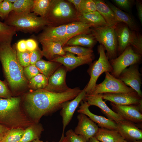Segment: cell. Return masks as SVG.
<instances>
[{
	"label": "cell",
	"mask_w": 142,
	"mask_h": 142,
	"mask_svg": "<svg viewBox=\"0 0 142 142\" xmlns=\"http://www.w3.org/2000/svg\"><path fill=\"white\" fill-rule=\"evenodd\" d=\"M81 91L78 87L61 93L36 90L25 95V108L29 115L37 122L43 116L61 109L65 102L74 98Z\"/></svg>",
	"instance_id": "1"
},
{
	"label": "cell",
	"mask_w": 142,
	"mask_h": 142,
	"mask_svg": "<svg viewBox=\"0 0 142 142\" xmlns=\"http://www.w3.org/2000/svg\"><path fill=\"white\" fill-rule=\"evenodd\" d=\"M0 61L6 83L14 91H17L26 87L27 80L23 72V67L17 59L16 45L0 43Z\"/></svg>",
	"instance_id": "2"
},
{
	"label": "cell",
	"mask_w": 142,
	"mask_h": 142,
	"mask_svg": "<svg viewBox=\"0 0 142 142\" xmlns=\"http://www.w3.org/2000/svg\"><path fill=\"white\" fill-rule=\"evenodd\" d=\"M91 27L77 21L58 26L48 25L43 29L38 36V39L40 42L50 41L58 43L63 47L69 39L77 35L91 33Z\"/></svg>",
	"instance_id": "3"
},
{
	"label": "cell",
	"mask_w": 142,
	"mask_h": 142,
	"mask_svg": "<svg viewBox=\"0 0 142 142\" xmlns=\"http://www.w3.org/2000/svg\"><path fill=\"white\" fill-rule=\"evenodd\" d=\"M7 24L14 28L16 32L31 33H37L52 24L46 19L32 12L17 14L13 11L4 20Z\"/></svg>",
	"instance_id": "4"
},
{
	"label": "cell",
	"mask_w": 142,
	"mask_h": 142,
	"mask_svg": "<svg viewBox=\"0 0 142 142\" xmlns=\"http://www.w3.org/2000/svg\"><path fill=\"white\" fill-rule=\"evenodd\" d=\"M19 97L0 98V119L13 128L19 127L26 124V119L21 111Z\"/></svg>",
	"instance_id": "5"
},
{
	"label": "cell",
	"mask_w": 142,
	"mask_h": 142,
	"mask_svg": "<svg viewBox=\"0 0 142 142\" xmlns=\"http://www.w3.org/2000/svg\"><path fill=\"white\" fill-rule=\"evenodd\" d=\"M118 43V55H120L130 45L137 54H142V36L138 32L132 31L125 24L120 22L114 28Z\"/></svg>",
	"instance_id": "6"
},
{
	"label": "cell",
	"mask_w": 142,
	"mask_h": 142,
	"mask_svg": "<svg viewBox=\"0 0 142 142\" xmlns=\"http://www.w3.org/2000/svg\"><path fill=\"white\" fill-rule=\"evenodd\" d=\"M91 33L96 41L104 47L109 60L117 57L118 43L114 28L108 26L91 27Z\"/></svg>",
	"instance_id": "7"
},
{
	"label": "cell",
	"mask_w": 142,
	"mask_h": 142,
	"mask_svg": "<svg viewBox=\"0 0 142 142\" xmlns=\"http://www.w3.org/2000/svg\"><path fill=\"white\" fill-rule=\"evenodd\" d=\"M76 11L69 3L63 0H52L45 18L53 25L73 20H76Z\"/></svg>",
	"instance_id": "8"
},
{
	"label": "cell",
	"mask_w": 142,
	"mask_h": 142,
	"mask_svg": "<svg viewBox=\"0 0 142 142\" xmlns=\"http://www.w3.org/2000/svg\"><path fill=\"white\" fill-rule=\"evenodd\" d=\"M98 51L99 54L98 59L91 64L88 72L90 78L85 87L86 94H88L96 84L100 76L104 72L111 73L112 68L105 53L104 47L100 44L98 47Z\"/></svg>",
	"instance_id": "9"
},
{
	"label": "cell",
	"mask_w": 142,
	"mask_h": 142,
	"mask_svg": "<svg viewBox=\"0 0 142 142\" xmlns=\"http://www.w3.org/2000/svg\"><path fill=\"white\" fill-rule=\"evenodd\" d=\"M105 75L104 80L100 84H96L88 94L124 93L135 91L132 88L126 85L118 78L114 77L110 73L106 72Z\"/></svg>",
	"instance_id": "10"
},
{
	"label": "cell",
	"mask_w": 142,
	"mask_h": 142,
	"mask_svg": "<svg viewBox=\"0 0 142 142\" xmlns=\"http://www.w3.org/2000/svg\"><path fill=\"white\" fill-rule=\"evenodd\" d=\"M141 56L135 52L130 45H129L118 57L109 60L113 68L110 73L118 78L121 73L128 67L139 63L141 60Z\"/></svg>",
	"instance_id": "11"
},
{
	"label": "cell",
	"mask_w": 142,
	"mask_h": 142,
	"mask_svg": "<svg viewBox=\"0 0 142 142\" xmlns=\"http://www.w3.org/2000/svg\"><path fill=\"white\" fill-rule=\"evenodd\" d=\"M137 64L129 66L121 73L118 78L126 86H130L142 97L141 89V74L139 70Z\"/></svg>",
	"instance_id": "12"
},
{
	"label": "cell",
	"mask_w": 142,
	"mask_h": 142,
	"mask_svg": "<svg viewBox=\"0 0 142 142\" xmlns=\"http://www.w3.org/2000/svg\"><path fill=\"white\" fill-rule=\"evenodd\" d=\"M112 110L124 119L135 124L142 122V104L136 105H120L110 103Z\"/></svg>",
	"instance_id": "13"
},
{
	"label": "cell",
	"mask_w": 142,
	"mask_h": 142,
	"mask_svg": "<svg viewBox=\"0 0 142 142\" xmlns=\"http://www.w3.org/2000/svg\"><path fill=\"white\" fill-rule=\"evenodd\" d=\"M67 70L61 65L49 78L48 84L44 89L48 91L56 93L66 92L72 88H69L66 83Z\"/></svg>",
	"instance_id": "14"
},
{
	"label": "cell",
	"mask_w": 142,
	"mask_h": 142,
	"mask_svg": "<svg viewBox=\"0 0 142 142\" xmlns=\"http://www.w3.org/2000/svg\"><path fill=\"white\" fill-rule=\"evenodd\" d=\"M103 99L120 105H136L142 104V97L135 91L124 93L102 94Z\"/></svg>",
	"instance_id": "15"
},
{
	"label": "cell",
	"mask_w": 142,
	"mask_h": 142,
	"mask_svg": "<svg viewBox=\"0 0 142 142\" xmlns=\"http://www.w3.org/2000/svg\"><path fill=\"white\" fill-rule=\"evenodd\" d=\"M86 94L85 87L74 98L63 104L60 113L62 117L63 124L61 137L64 136V132L66 126L71 120L74 112L80 103L84 100Z\"/></svg>",
	"instance_id": "16"
},
{
	"label": "cell",
	"mask_w": 142,
	"mask_h": 142,
	"mask_svg": "<svg viewBox=\"0 0 142 142\" xmlns=\"http://www.w3.org/2000/svg\"><path fill=\"white\" fill-rule=\"evenodd\" d=\"M93 57V54L83 56H76L67 52L65 55L57 57L50 61L59 63L63 65L67 71H70L81 65L91 64Z\"/></svg>",
	"instance_id": "17"
},
{
	"label": "cell",
	"mask_w": 142,
	"mask_h": 142,
	"mask_svg": "<svg viewBox=\"0 0 142 142\" xmlns=\"http://www.w3.org/2000/svg\"><path fill=\"white\" fill-rule=\"evenodd\" d=\"M77 116L78 123L74 132L83 136L87 142L95 136L99 129L98 126L86 115L79 113Z\"/></svg>",
	"instance_id": "18"
},
{
	"label": "cell",
	"mask_w": 142,
	"mask_h": 142,
	"mask_svg": "<svg viewBox=\"0 0 142 142\" xmlns=\"http://www.w3.org/2000/svg\"><path fill=\"white\" fill-rule=\"evenodd\" d=\"M116 124V130L124 140L129 141L142 140V130L135 123L124 119Z\"/></svg>",
	"instance_id": "19"
},
{
	"label": "cell",
	"mask_w": 142,
	"mask_h": 142,
	"mask_svg": "<svg viewBox=\"0 0 142 142\" xmlns=\"http://www.w3.org/2000/svg\"><path fill=\"white\" fill-rule=\"evenodd\" d=\"M102 94H86L84 100L87 102L90 106L94 105L99 108L108 118L114 121L116 123L124 119L117 113L110 109L103 100Z\"/></svg>",
	"instance_id": "20"
},
{
	"label": "cell",
	"mask_w": 142,
	"mask_h": 142,
	"mask_svg": "<svg viewBox=\"0 0 142 142\" xmlns=\"http://www.w3.org/2000/svg\"><path fill=\"white\" fill-rule=\"evenodd\" d=\"M80 103V105L77 110L78 113L83 114L88 116L93 121L97 124L100 128L116 130V124L114 121L104 117L96 115L92 113L89 109V105L86 101L83 100Z\"/></svg>",
	"instance_id": "21"
},
{
	"label": "cell",
	"mask_w": 142,
	"mask_h": 142,
	"mask_svg": "<svg viewBox=\"0 0 142 142\" xmlns=\"http://www.w3.org/2000/svg\"><path fill=\"white\" fill-rule=\"evenodd\" d=\"M97 11L102 16L107 25L114 28L120 23L118 20L111 9L103 0H94Z\"/></svg>",
	"instance_id": "22"
},
{
	"label": "cell",
	"mask_w": 142,
	"mask_h": 142,
	"mask_svg": "<svg viewBox=\"0 0 142 142\" xmlns=\"http://www.w3.org/2000/svg\"><path fill=\"white\" fill-rule=\"evenodd\" d=\"M40 43L42 46V52L43 56L49 60H52L57 57L56 56H63L66 54L62 45L58 43L50 41Z\"/></svg>",
	"instance_id": "23"
},
{
	"label": "cell",
	"mask_w": 142,
	"mask_h": 142,
	"mask_svg": "<svg viewBox=\"0 0 142 142\" xmlns=\"http://www.w3.org/2000/svg\"><path fill=\"white\" fill-rule=\"evenodd\" d=\"M106 3L114 12L118 21L127 25L131 31L138 32L139 28L136 22L129 14L124 12L109 1Z\"/></svg>",
	"instance_id": "24"
},
{
	"label": "cell",
	"mask_w": 142,
	"mask_h": 142,
	"mask_svg": "<svg viewBox=\"0 0 142 142\" xmlns=\"http://www.w3.org/2000/svg\"><path fill=\"white\" fill-rule=\"evenodd\" d=\"M76 20L91 25L92 27L107 26L103 17L97 11L78 14Z\"/></svg>",
	"instance_id": "25"
},
{
	"label": "cell",
	"mask_w": 142,
	"mask_h": 142,
	"mask_svg": "<svg viewBox=\"0 0 142 142\" xmlns=\"http://www.w3.org/2000/svg\"><path fill=\"white\" fill-rule=\"evenodd\" d=\"M97 42L91 34H83L77 35L69 39L65 45L69 46H80L92 48Z\"/></svg>",
	"instance_id": "26"
},
{
	"label": "cell",
	"mask_w": 142,
	"mask_h": 142,
	"mask_svg": "<svg viewBox=\"0 0 142 142\" xmlns=\"http://www.w3.org/2000/svg\"><path fill=\"white\" fill-rule=\"evenodd\" d=\"M101 142H120L124 140L116 130L99 128L94 136Z\"/></svg>",
	"instance_id": "27"
},
{
	"label": "cell",
	"mask_w": 142,
	"mask_h": 142,
	"mask_svg": "<svg viewBox=\"0 0 142 142\" xmlns=\"http://www.w3.org/2000/svg\"><path fill=\"white\" fill-rule=\"evenodd\" d=\"M39 73L49 78L62 65L52 61H46L40 59L35 64Z\"/></svg>",
	"instance_id": "28"
},
{
	"label": "cell",
	"mask_w": 142,
	"mask_h": 142,
	"mask_svg": "<svg viewBox=\"0 0 142 142\" xmlns=\"http://www.w3.org/2000/svg\"><path fill=\"white\" fill-rule=\"evenodd\" d=\"M52 0H33L31 12L45 18L48 11Z\"/></svg>",
	"instance_id": "29"
},
{
	"label": "cell",
	"mask_w": 142,
	"mask_h": 142,
	"mask_svg": "<svg viewBox=\"0 0 142 142\" xmlns=\"http://www.w3.org/2000/svg\"><path fill=\"white\" fill-rule=\"evenodd\" d=\"M16 32L14 28L0 21V43H11Z\"/></svg>",
	"instance_id": "30"
},
{
	"label": "cell",
	"mask_w": 142,
	"mask_h": 142,
	"mask_svg": "<svg viewBox=\"0 0 142 142\" xmlns=\"http://www.w3.org/2000/svg\"><path fill=\"white\" fill-rule=\"evenodd\" d=\"M43 129L41 126L38 125L33 127H29L24 130L23 135L19 142H30L39 137Z\"/></svg>",
	"instance_id": "31"
},
{
	"label": "cell",
	"mask_w": 142,
	"mask_h": 142,
	"mask_svg": "<svg viewBox=\"0 0 142 142\" xmlns=\"http://www.w3.org/2000/svg\"><path fill=\"white\" fill-rule=\"evenodd\" d=\"M33 0H16L13 3V11L17 14L31 12Z\"/></svg>",
	"instance_id": "32"
},
{
	"label": "cell",
	"mask_w": 142,
	"mask_h": 142,
	"mask_svg": "<svg viewBox=\"0 0 142 142\" xmlns=\"http://www.w3.org/2000/svg\"><path fill=\"white\" fill-rule=\"evenodd\" d=\"M48 79L43 74L39 73L29 80L28 85L36 90L44 89L48 84Z\"/></svg>",
	"instance_id": "33"
},
{
	"label": "cell",
	"mask_w": 142,
	"mask_h": 142,
	"mask_svg": "<svg viewBox=\"0 0 142 142\" xmlns=\"http://www.w3.org/2000/svg\"><path fill=\"white\" fill-rule=\"evenodd\" d=\"M24 131L20 127L9 129L1 142H19Z\"/></svg>",
	"instance_id": "34"
},
{
	"label": "cell",
	"mask_w": 142,
	"mask_h": 142,
	"mask_svg": "<svg viewBox=\"0 0 142 142\" xmlns=\"http://www.w3.org/2000/svg\"><path fill=\"white\" fill-rule=\"evenodd\" d=\"M63 48L65 52L76 54L78 56L87 55L93 54V52L92 48L80 46H64Z\"/></svg>",
	"instance_id": "35"
},
{
	"label": "cell",
	"mask_w": 142,
	"mask_h": 142,
	"mask_svg": "<svg viewBox=\"0 0 142 142\" xmlns=\"http://www.w3.org/2000/svg\"><path fill=\"white\" fill-rule=\"evenodd\" d=\"M13 3L8 0H4L0 4V18L4 20L13 11Z\"/></svg>",
	"instance_id": "36"
},
{
	"label": "cell",
	"mask_w": 142,
	"mask_h": 142,
	"mask_svg": "<svg viewBox=\"0 0 142 142\" xmlns=\"http://www.w3.org/2000/svg\"><path fill=\"white\" fill-rule=\"evenodd\" d=\"M96 11V5L94 0H83L79 12L77 15Z\"/></svg>",
	"instance_id": "37"
},
{
	"label": "cell",
	"mask_w": 142,
	"mask_h": 142,
	"mask_svg": "<svg viewBox=\"0 0 142 142\" xmlns=\"http://www.w3.org/2000/svg\"><path fill=\"white\" fill-rule=\"evenodd\" d=\"M16 52L18 60L22 67H26L30 64L29 51L20 52L16 50Z\"/></svg>",
	"instance_id": "38"
},
{
	"label": "cell",
	"mask_w": 142,
	"mask_h": 142,
	"mask_svg": "<svg viewBox=\"0 0 142 142\" xmlns=\"http://www.w3.org/2000/svg\"><path fill=\"white\" fill-rule=\"evenodd\" d=\"M23 72L26 78L29 80L40 73L35 64H30L25 67L23 69Z\"/></svg>",
	"instance_id": "39"
},
{
	"label": "cell",
	"mask_w": 142,
	"mask_h": 142,
	"mask_svg": "<svg viewBox=\"0 0 142 142\" xmlns=\"http://www.w3.org/2000/svg\"><path fill=\"white\" fill-rule=\"evenodd\" d=\"M65 134L70 142H87L83 136L76 134L72 129L68 130Z\"/></svg>",
	"instance_id": "40"
},
{
	"label": "cell",
	"mask_w": 142,
	"mask_h": 142,
	"mask_svg": "<svg viewBox=\"0 0 142 142\" xmlns=\"http://www.w3.org/2000/svg\"><path fill=\"white\" fill-rule=\"evenodd\" d=\"M30 64H35L38 61L41 59L43 56L42 50L38 47L35 50L29 52Z\"/></svg>",
	"instance_id": "41"
},
{
	"label": "cell",
	"mask_w": 142,
	"mask_h": 142,
	"mask_svg": "<svg viewBox=\"0 0 142 142\" xmlns=\"http://www.w3.org/2000/svg\"><path fill=\"white\" fill-rule=\"evenodd\" d=\"M0 97L5 98L11 97V95L7 83L0 79Z\"/></svg>",
	"instance_id": "42"
},
{
	"label": "cell",
	"mask_w": 142,
	"mask_h": 142,
	"mask_svg": "<svg viewBox=\"0 0 142 142\" xmlns=\"http://www.w3.org/2000/svg\"><path fill=\"white\" fill-rule=\"evenodd\" d=\"M113 1L118 6L125 10L129 11L133 1L129 0H114Z\"/></svg>",
	"instance_id": "43"
},
{
	"label": "cell",
	"mask_w": 142,
	"mask_h": 142,
	"mask_svg": "<svg viewBox=\"0 0 142 142\" xmlns=\"http://www.w3.org/2000/svg\"><path fill=\"white\" fill-rule=\"evenodd\" d=\"M27 50L31 52L38 47V43L35 39L30 38L26 40Z\"/></svg>",
	"instance_id": "44"
},
{
	"label": "cell",
	"mask_w": 142,
	"mask_h": 142,
	"mask_svg": "<svg viewBox=\"0 0 142 142\" xmlns=\"http://www.w3.org/2000/svg\"><path fill=\"white\" fill-rule=\"evenodd\" d=\"M16 49L20 52L27 50L26 40L23 39L19 40L16 45Z\"/></svg>",
	"instance_id": "45"
},
{
	"label": "cell",
	"mask_w": 142,
	"mask_h": 142,
	"mask_svg": "<svg viewBox=\"0 0 142 142\" xmlns=\"http://www.w3.org/2000/svg\"><path fill=\"white\" fill-rule=\"evenodd\" d=\"M83 0H68L70 3H72L76 9L77 15L79 12L81 4Z\"/></svg>",
	"instance_id": "46"
},
{
	"label": "cell",
	"mask_w": 142,
	"mask_h": 142,
	"mask_svg": "<svg viewBox=\"0 0 142 142\" xmlns=\"http://www.w3.org/2000/svg\"><path fill=\"white\" fill-rule=\"evenodd\" d=\"M136 5L138 17L140 22L142 23V4L140 1H136Z\"/></svg>",
	"instance_id": "47"
},
{
	"label": "cell",
	"mask_w": 142,
	"mask_h": 142,
	"mask_svg": "<svg viewBox=\"0 0 142 142\" xmlns=\"http://www.w3.org/2000/svg\"><path fill=\"white\" fill-rule=\"evenodd\" d=\"M9 129L0 124V142H1Z\"/></svg>",
	"instance_id": "48"
},
{
	"label": "cell",
	"mask_w": 142,
	"mask_h": 142,
	"mask_svg": "<svg viewBox=\"0 0 142 142\" xmlns=\"http://www.w3.org/2000/svg\"><path fill=\"white\" fill-rule=\"evenodd\" d=\"M70 142L67 137L65 136L61 137V138L58 142Z\"/></svg>",
	"instance_id": "49"
},
{
	"label": "cell",
	"mask_w": 142,
	"mask_h": 142,
	"mask_svg": "<svg viewBox=\"0 0 142 142\" xmlns=\"http://www.w3.org/2000/svg\"><path fill=\"white\" fill-rule=\"evenodd\" d=\"M88 142H101L97 139L94 137L90 138Z\"/></svg>",
	"instance_id": "50"
},
{
	"label": "cell",
	"mask_w": 142,
	"mask_h": 142,
	"mask_svg": "<svg viewBox=\"0 0 142 142\" xmlns=\"http://www.w3.org/2000/svg\"><path fill=\"white\" fill-rule=\"evenodd\" d=\"M120 142H142V140H140L134 141H129L124 140L122 141H121Z\"/></svg>",
	"instance_id": "51"
},
{
	"label": "cell",
	"mask_w": 142,
	"mask_h": 142,
	"mask_svg": "<svg viewBox=\"0 0 142 142\" xmlns=\"http://www.w3.org/2000/svg\"><path fill=\"white\" fill-rule=\"evenodd\" d=\"M32 142H48L47 141L44 142L40 140L39 139H37L33 141Z\"/></svg>",
	"instance_id": "52"
},
{
	"label": "cell",
	"mask_w": 142,
	"mask_h": 142,
	"mask_svg": "<svg viewBox=\"0 0 142 142\" xmlns=\"http://www.w3.org/2000/svg\"><path fill=\"white\" fill-rule=\"evenodd\" d=\"M16 0H8V1L10 2L13 3L15 2Z\"/></svg>",
	"instance_id": "53"
},
{
	"label": "cell",
	"mask_w": 142,
	"mask_h": 142,
	"mask_svg": "<svg viewBox=\"0 0 142 142\" xmlns=\"http://www.w3.org/2000/svg\"><path fill=\"white\" fill-rule=\"evenodd\" d=\"M3 1V0H0V4Z\"/></svg>",
	"instance_id": "54"
}]
</instances>
